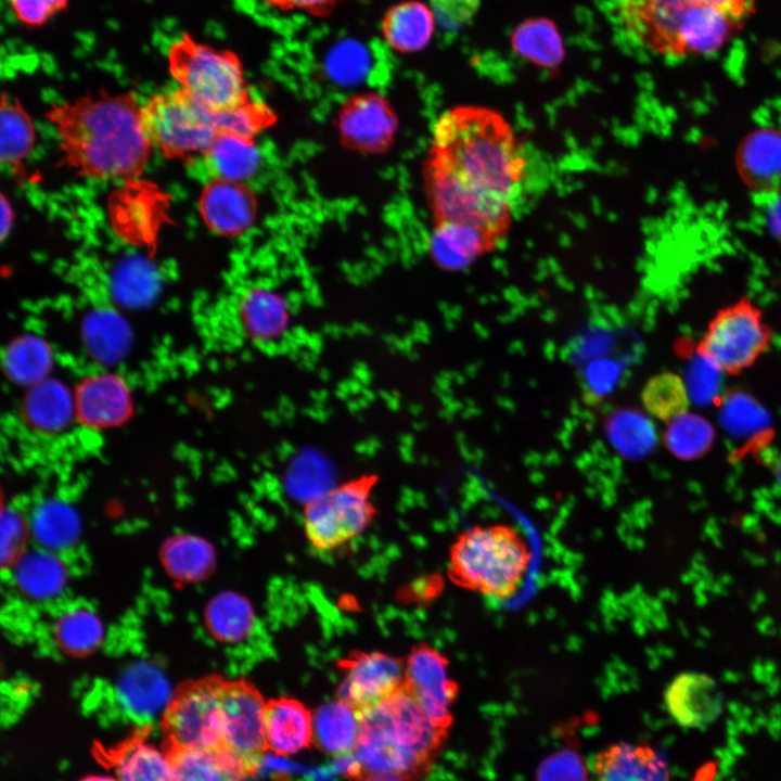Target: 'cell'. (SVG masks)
<instances>
[{
  "mask_svg": "<svg viewBox=\"0 0 781 781\" xmlns=\"http://www.w3.org/2000/svg\"><path fill=\"white\" fill-rule=\"evenodd\" d=\"M249 604L240 596L223 592L213 599L206 610V623L219 640L234 642L243 639L253 624Z\"/></svg>",
  "mask_w": 781,
  "mask_h": 781,
  "instance_id": "cell-34",
  "label": "cell"
},
{
  "mask_svg": "<svg viewBox=\"0 0 781 781\" xmlns=\"http://www.w3.org/2000/svg\"><path fill=\"white\" fill-rule=\"evenodd\" d=\"M225 680L218 676L193 680L174 693L162 717L172 745L209 750L222 747L221 697Z\"/></svg>",
  "mask_w": 781,
  "mask_h": 781,
  "instance_id": "cell-10",
  "label": "cell"
},
{
  "mask_svg": "<svg viewBox=\"0 0 781 781\" xmlns=\"http://www.w3.org/2000/svg\"><path fill=\"white\" fill-rule=\"evenodd\" d=\"M359 716L353 752L359 779L392 774L414 781L425 774L448 737L404 688Z\"/></svg>",
  "mask_w": 781,
  "mask_h": 781,
  "instance_id": "cell-3",
  "label": "cell"
},
{
  "mask_svg": "<svg viewBox=\"0 0 781 781\" xmlns=\"http://www.w3.org/2000/svg\"><path fill=\"white\" fill-rule=\"evenodd\" d=\"M13 220H14L13 207L11 206L10 202L4 196V194H2L1 195V231H0V236H1L2 241H4V239L10 233L12 225H13Z\"/></svg>",
  "mask_w": 781,
  "mask_h": 781,
  "instance_id": "cell-49",
  "label": "cell"
},
{
  "mask_svg": "<svg viewBox=\"0 0 781 781\" xmlns=\"http://www.w3.org/2000/svg\"><path fill=\"white\" fill-rule=\"evenodd\" d=\"M264 734L267 751L294 755L313 744V715L300 701L279 696L266 701Z\"/></svg>",
  "mask_w": 781,
  "mask_h": 781,
  "instance_id": "cell-18",
  "label": "cell"
},
{
  "mask_svg": "<svg viewBox=\"0 0 781 781\" xmlns=\"http://www.w3.org/2000/svg\"><path fill=\"white\" fill-rule=\"evenodd\" d=\"M357 781H411L409 779L392 774H369Z\"/></svg>",
  "mask_w": 781,
  "mask_h": 781,
  "instance_id": "cell-51",
  "label": "cell"
},
{
  "mask_svg": "<svg viewBox=\"0 0 781 781\" xmlns=\"http://www.w3.org/2000/svg\"><path fill=\"white\" fill-rule=\"evenodd\" d=\"M538 781H587V777L580 757L574 752L561 751L542 763Z\"/></svg>",
  "mask_w": 781,
  "mask_h": 781,
  "instance_id": "cell-43",
  "label": "cell"
},
{
  "mask_svg": "<svg viewBox=\"0 0 781 781\" xmlns=\"http://www.w3.org/2000/svg\"><path fill=\"white\" fill-rule=\"evenodd\" d=\"M343 674L338 699L358 713L395 694L404 686L406 661L379 651H354L337 663Z\"/></svg>",
  "mask_w": 781,
  "mask_h": 781,
  "instance_id": "cell-12",
  "label": "cell"
},
{
  "mask_svg": "<svg viewBox=\"0 0 781 781\" xmlns=\"http://www.w3.org/2000/svg\"><path fill=\"white\" fill-rule=\"evenodd\" d=\"M376 478L361 476L308 501L304 529L309 543L320 552L346 547L372 523L376 510L371 491Z\"/></svg>",
  "mask_w": 781,
  "mask_h": 781,
  "instance_id": "cell-9",
  "label": "cell"
},
{
  "mask_svg": "<svg viewBox=\"0 0 781 781\" xmlns=\"http://www.w3.org/2000/svg\"><path fill=\"white\" fill-rule=\"evenodd\" d=\"M163 558L167 571L184 581L204 578L214 565V552L208 543L190 536L168 541Z\"/></svg>",
  "mask_w": 781,
  "mask_h": 781,
  "instance_id": "cell-33",
  "label": "cell"
},
{
  "mask_svg": "<svg viewBox=\"0 0 781 781\" xmlns=\"http://www.w3.org/2000/svg\"><path fill=\"white\" fill-rule=\"evenodd\" d=\"M737 167L745 184L758 193L781 190V130L756 129L741 142Z\"/></svg>",
  "mask_w": 781,
  "mask_h": 781,
  "instance_id": "cell-19",
  "label": "cell"
},
{
  "mask_svg": "<svg viewBox=\"0 0 781 781\" xmlns=\"http://www.w3.org/2000/svg\"><path fill=\"white\" fill-rule=\"evenodd\" d=\"M80 781H118V780L115 777L92 774V776H88V777L81 779Z\"/></svg>",
  "mask_w": 781,
  "mask_h": 781,
  "instance_id": "cell-52",
  "label": "cell"
},
{
  "mask_svg": "<svg viewBox=\"0 0 781 781\" xmlns=\"http://www.w3.org/2000/svg\"><path fill=\"white\" fill-rule=\"evenodd\" d=\"M236 319L248 340L265 345L273 343L286 332L290 310L286 300L277 291L265 285H253L238 300Z\"/></svg>",
  "mask_w": 781,
  "mask_h": 781,
  "instance_id": "cell-20",
  "label": "cell"
},
{
  "mask_svg": "<svg viewBox=\"0 0 781 781\" xmlns=\"http://www.w3.org/2000/svg\"><path fill=\"white\" fill-rule=\"evenodd\" d=\"M773 330L763 310L742 297L708 321L696 345V354L727 375H739L754 366L770 348Z\"/></svg>",
  "mask_w": 781,
  "mask_h": 781,
  "instance_id": "cell-7",
  "label": "cell"
},
{
  "mask_svg": "<svg viewBox=\"0 0 781 781\" xmlns=\"http://www.w3.org/2000/svg\"><path fill=\"white\" fill-rule=\"evenodd\" d=\"M641 400L653 418L671 422L688 412L690 397L686 382L674 372L652 376L643 386Z\"/></svg>",
  "mask_w": 781,
  "mask_h": 781,
  "instance_id": "cell-30",
  "label": "cell"
},
{
  "mask_svg": "<svg viewBox=\"0 0 781 781\" xmlns=\"http://www.w3.org/2000/svg\"><path fill=\"white\" fill-rule=\"evenodd\" d=\"M21 588L36 599L54 596L62 588L65 573L61 562L48 552H31L21 559L16 567Z\"/></svg>",
  "mask_w": 781,
  "mask_h": 781,
  "instance_id": "cell-36",
  "label": "cell"
},
{
  "mask_svg": "<svg viewBox=\"0 0 781 781\" xmlns=\"http://www.w3.org/2000/svg\"><path fill=\"white\" fill-rule=\"evenodd\" d=\"M535 169L529 146L501 113L481 105L444 112L425 167L435 223L461 229L492 252L536 191Z\"/></svg>",
  "mask_w": 781,
  "mask_h": 781,
  "instance_id": "cell-1",
  "label": "cell"
},
{
  "mask_svg": "<svg viewBox=\"0 0 781 781\" xmlns=\"http://www.w3.org/2000/svg\"><path fill=\"white\" fill-rule=\"evenodd\" d=\"M48 120L60 139L64 163L81 177L106 180L140 176L152 143L135 95L104 90L61 104L52 103Z\"/></svg>",
  "mask_w": 781,
  "mask_h": 781,
  "instance_id": "cell-2",
  "label": "cell"
},
{
  "mask_svg": "<svg viewBox=\"0 0 781 781\" xmlns=\"http://www.w3.org/2000/svg\"><path fill=\"white\" fill-rule=\"evenodd\" d=\"M204 157L215 178L241 182L252 177L260 164L254 139L230 133H217Z\"/></svg>",
  "mask_w": 781,
  "mask_h": 781,
  "instance_id": "cell-29",
  "label": "cell"
},
{
  "mask_svg": "<svg viewBox=\"0 0 781 781\" xmlns=\"http://www.w3.org/2000/svg\"><path fill=\"white\" fill-rule=\"evenodd\" d=\"M740 25L751 17L755 10V0H701Z\"/></svg>",
  "mask_w": 781,
  "mask_h": 781,
  "instance_id": "cell-46",
  "label": "cell"
},
{
  "mask_svg": "<svg viewBox=\"0 0 781 781\" xmlns=\"http://www.w3.org/2000/svg\"><path fill=\"white\" fill-rule=\"evenodd\" d=\"M482 0H428L436 23L454 31L465 26L479 10Z\"/></svg>",
  "mask_w": 781,
  "mask_h": 781,
  "instance_id": "cell-42",
  "label": "cell"
},
{
  "mask_svg": "<svg viewBox=\"0 0 781 781\" xmlns=\"http://www.w3.org/2000/svg\"><path fill=\"white\" fill-rule=\"evenodd\" d=\"M55 637L63 650L73 654H86L100 644L103 627L91 611L74 609L59 618Z\"/></svg>",
  "mask_w": 781,
  "mask_h": 781,
  "instance_id": "cell-37",
  "label": "cell"
},
{
  "mask_svg": "<svg viewBox=\"0 0 781 781\" xmlns=\"http://www.w3.org/2000/svg\"><path fill=\"white\" fill-rule=\"evenodd\" d=\"M606 433L615 449L627 457L640 454L649 445L650 432L640 415L624 410L612 414Z\"/></svg>",
  "mask_w": 781,
  "mask_h": 781,
  "instance_id": "cell-40",
  "label": "cell"
},
{
  "mask_svg": "<svg viewBox=\"0 0 781 781\" xmlns=\"http://www.w3.org/2000/svg\"><path fill=\"white\" fill-rule=\"evenodd\" d=\"M10 381L26 388L50 377L53 351L42 337L24 334L13 340L3 356Z\"/></svg>",
  "mask_w": 781,
  "mask_h": 781,
  "instance_id": "cell-27",
  "label": "cell"
},
{
  "mask_svg": "<svg viewBox=\"0 0 781 781\" xmlns=\"http://www.w3.org/2000/svg\"><path fill=\"white\" fill-rule=\"evenodd\" d=\"M664 703L669 716L680 727L704 729L719 718L724 696L714 678L687 671L670 681L664 693Z\"/></svg>",
  "mask_w": 781,
  "mask_h": 781,
  "instance_id": "cell-15",
  "label": "cell"
},
{
  "mask_svg": "<svg viewBox=\"0 0 781 781\" xmlns=\"http://www.w3.org/2000/svg\"><path fill=\"white\" fill-rule=\"evenodd\" d=\"M167 59L179 89L207 111H222L251 98L241 60L231 50L182 34L170 44Z\"/></svg>",
  "mask_w": 781,
  "mask_h": 781,
  "instance_id": "cell-6",
  "label": "cell"
},
{
  "mask_svg": "<svg viewBox=\"0 0 781 781\" xmlns=\"http://www.w3.org/2000/svg\"><path fill=\"white\" fill-rule=\"evenodd\" d=\"M395 118L388 103L376 93L350 98L340 114V130L354 148L376 152L386 148L395 131Z\"/></svg>",
  "mask_w": 781,
  "mask_h": 781,
  "instance_id": "cell-17",
  "label": "cell"
},
{
  "mask_svg": "<svg viewBox=\"0 0 781 781\" xmlns=\"http://www.w3.org/2000/svg\"><path fill=\"white\" fill-rule=\"evenodd\" d=\"M22 412L26 425L36 433L59 434L76 419L74 392L50 376L27 388Z\"/></svg>",
  "mask_w": 781,
  "mask_h": 781,
  "instance_id": "cell-21",
  "label": "cell"
},
{
  "mask_svg": "<svg viewBox=\"0 0 781 781\" xmlns=\"http://www.w3.org/2000/svg\"><path fill=\"white\" fill-rule=\"evenodd\" d=\"M217 133H230L252 138L271 121L269 108L252 98L232 107L212 112Z\"/></svg>",
  "mask_w": 781,
  "mask_h": 781,
  "instance_id": "cell-39",
  "label": "cell"
},
{
  "mask_svg": "<svg viewBox=\"0 0 781 781\" xmlns=\"http://www.w3.org/2000/svg\"><path fill=\"white\" fill-rule=\"evenodd\" d=\"M342 0H264L281 12H303L313 16L329 15Z\"/></svg>",
  "mask_w": 781,
  "mask_h": 781,
  "instance_id": "cell-45",
  "label": "cell"
},
{
  "mask_svg": "<svg viewBox=\"0 0 781 781\" xmlns=\"http://www.w3.org/2000/svg\"><path fill=\"white\" fill-rule=\"evenodd\" d=\"M111 764L118 781H172L168 753L140 739L113 751Z\"/></svg>",
  "mask_w": 781,
  "mask_h": 781,
  "instance_id": "cell-28",
  "label": "cell"
},
{
  "mask_svg": "<svg viewBox=\"0 0 781 781\" xmlns=\"http://www.w3.org/2000/svg\"><path fill=\"white\" fill-rule=\"evenodd\" d=\"M313 715V745L337 758L351 754L357 745L360 716L341 699L320 705Z\"/></svg>",
  "mask_w": 781,
  "mask_h": 781,
  "instance_id": "cell-24",
  "label": "cell"
},
{
  "mask_svg": "<svg viewBox=\"0 0 781 781\" xmlns=\"http://www.w3.org/2000/svg\"><path fill=\"white\" fill-rule=\"evenodd\" d=\"M76 420L101 431L123 424L131 414L132 396L124 377L113 372L88 375L74 390Z\"/></svg>",
  "mask_w": 781,
  "mask_h": 781,
  "instance_id": "cell-14",
  "label": "cell"
},
{
  "mask_svg": "<svg viewBox=\"0 0 781 781\" xmlns=\"http://www.w3.org/2000/svg\"><path fill=\"white\" fill-rule=\"evenodd\" d=\"M205 225L215 233L235 236L245 232L256 216L253 192L241 181L213 178L199 200Z\"/></svg>",
  "mask_w": 781,
  "mask_h": 781,
  "instance_id": "cell-16",
  "label": "cell"
},
{
  "mask_svg": "<svg viewBox=\"0 0 781 781\" xmlns=\"http://www.w3.org/2000/svg\"><path fill=\"white\" fill-rule=\"evenodd\" d=\"M3 558L9 556V561L15 556L16 550L22 545L24 526L22 520L13 512H9L3 517Z\"/></svg>",
  "mask_w": 781,
  "mask_h": 781,
  "instance_id": "cell-47",
  "label": "cell"
},
{
  "mask_svg": "<svg viewBox=\"0 0 781 781\" xmlns=\"http://www.w3.org/2000/svg\"><path fill=\"white\" fill-rule=\"evenodd\" d=\"M530 551L507 524L474 525L450 547L448 574L458 586L505 601L516 594L528 572Z\"/></svg>",
  "mask_w": 781,
  "mask_h": 781,
  "instance_id": "cell-5",
  "label": "cell"
},
{
  "mask_svg": "<svg viewBox=\"0 0 781 781\" xmlns=\"http://www.w3.org/2000/svg\"><path fill=\"white\" fill-rule=\"evenodd\" d=\"M33 530L44 548H66L78 535V517L68 504L55 500L47 501L34 513Z\"/></svg>",
  "mask_w": 781,
  "mask_h": 781,
  "instance_id": "cell-35",
  "label": "cell"
},
{
  "mask_svg": "<svg viewBox=\"0 0 781 781\" xmlns=\"http://www.w3.org/2000/svg\"><path fill=\"white\" fill-rule=\"evenodd\" d=\"M118 700L124 710L138 722L164 715L172 695L164 675L148 664H137L119 680Z\"/></svg>",
  "mask_w": 781,
  "mask_h": 781,
  "instance_id": "cell-22",
  "label": "cell"
},
{
  "mask_svg": "<svg viewBox=\"0 0 781 781\" xmlns=\"http://www.w3.org/2000/svg\"><path fill=\"white\" fill-rule=\"evenodd\" d=\"M402 688L436 726L449 730L459 686L444 654L426 643L414 645L406 660Z\"/></svg>",
  "mask_w": 781,
  "mask_h": 781,
  "instance_id": "cell-13",
  "label": "cell"
},
{
  "mask_svg": "<svg viewBox=\"0 0 781 781\" xmlns=\"http://www.w3.org/2000/svg\"><path fill=\"white\" fill-rule=\"evenodd\" d=\"M552 26L540 21L528 22L514 36V46L529 60L539 64H554L560 55V42Z\"/></svg>",
  "mask_w": 781,
  "mask_h": 781,
  "instance_id": "cell-41",
  "label": "cell"
},
{
  "mask_svg": "<svg viewBox=\"0 0 781 781\" xmlns=\"http://www.w3.org/2000/svg\"><path fill=\"white\" fill-rule=\"evenodd\" d=\"M86 346L93 356L105 362L121 356L129 343V331L121 317L108 310L90 312L84 323Z\"/></svg>",
  "mask_w": 781,
  "mask_h": 781,
  "instance_id": "cell-32",
  "label": "cell"
},
{
  "mask_svg": "<svg viewBox=\"0 0 781 781\" xmlns=\"http://www.w3.org/2000/svg\"><path fill=\"white\" fill-rule=\"evenodd\" d=\"M769 225L773 233L781 239V195L774 199L770 205Z\"/></svg>",
  "mask_w": 781,
  "mask_h": 781,
  "instance_id": "cell-50",
  "label": "cell"
},
{
  "mask_svg": "<svg viewBox=\"0 0 781 781\" xmlns=\"http://www.w3.org/2000/svg\"><path fill=\"white\" fill-rule=\"evenodd\" d=\"M613 9L629 38L665 57L714 54L742 27L701 0H613Z\"/></svg>",
  "mask_w": 781,
  "mask_h": 781,
  "instance_id": "cell-4",
  "label": "cell"
},
{
  "mask_svg": "<svg viewBox=\"0 0 781 781\" xmlns=\"http://www.w3.org/2000/svg\"><path fill=\"white\" fill-rule=\"evenodd\" d=\"M663 765L649 747L615 743L594 760L597 781H662Z\"/></svg>",
  "mask_w": 781,
  "mask_h": 781,
  "instance_id": "cell-25",
  "label": "cell"
},
{
  "mask_svg": "<svg viewBox=\"0 0 781 781\" xmlns=\"http://www.w3.org/2000/svg\"><path fill=\"white\" fill-rule=\"evenodd\" d=\"M266 701L245 679L225 680L221 697L222 747L259 768L267 752L264 734Z\"/></svg>",
  "mask_w": 781,
  "mask_h": 781,
  "instance_id": "cell-11",
  "label": "cell"
},
{
  "mask_svg": "<svg viewBox=\"0 0 781 781\" xmlns=\"http://www.w3.org/2000/svg\"><path fill=\"white\" fill-rule=\"evenodd\" d=\"M157 282L153 270L143 261H129L113 277L115 298L125 306L141 307L150 303L156 293Z\"/></svg>",
  "mask_w": 781,
  "mask_h": 781,
  "instance_id": "cell-38",
  "label": "cell"
},
{
  "mask_svg": "<svg viewBox=\"0 0 781 781\" xmlns=\"http://www.w3.org/2000/svg\"><path fill=\"white\" fill-rule=\"evenodd\" d=\"M141 119L152 145L170 159L204 156L217 136L212 112L179 88L150 98L141 106Z\"/></svg>",
  "mask_w": 781,
  "mask_h": 781,
  "instance_id": "cell-8",
  "label": "cell"
},
{
  "mask_svg": "<svg viewBox=\"0 0 781 781\" xmlns=\"http://www.w3.org/2000/svg\"><path fill=\"white\" fill-rule=\"evenodd\" d=\"M172 781H235L218 750L171 745Z\"/></svg>",
  "mask_w": 781,
  "mask_h": 781,
  "instance_id": "cell-31",
  "label": "cell"
},
{
  "mask_svg": "<svg viewBox=\"0 0 781 781\" xmlns=\"http://www.w3.org/2000/svg\"><path fill=\"white\" fill-rule=\"evenodd\" d=\"M616 377V367L610 361H598L588 369V381L593 390H607Z\"/></svg>",
  "mask_w": 781,
  "mask_h": 781,
  "instance_id": "cell-48",
  "label": "cell"
},
{
  "mask_svg": "<svg viewBox=\"0 0 781 781\" xmlns=\"http://www.w3.org/2000/svg\"><path fill=\"white\" fill-rule=\"evenodd\" d=\"M436 20L428 3L405 0L392 5L381 23L386 43L398 53L423 50L432 40Z\"/></svg>",
  "mask_w": 781,
  "mask_h": 781,
  "instance_id": "cell-23",
  "label": "cell"
},
{
  "mask_svg": "<svg viewBox=\"0 0 781 781\" xmlns=\"http://www.w3.org/2000/svg\"><path fill=\"white\" fill-rule=\"evenodd\" d=\"M35 144V127L31 118L17 99L5 93L0 110V161L17 179L24 176V161Z\"/></svg>",
  "mask_w": 781,
  "mask_h": 781,
  "instance_id": "cell-26",
  "label": "cell"
},
{
  "mask_svg": "<svg viewBox=\"0 0 781 781\" xmlns=\"http://www.w3.org/2000/svg\"><path fill=\"white\" fill-rule=\"evenodd\" d=\"M16 20L27 27L44 25L64 10L68 0H9Z\"/></svg>",
  "mask_w": 781,
  "mask_h": 781,
  "instance_id": "cell-44",
  "label": "cell"
}]
</instances>
